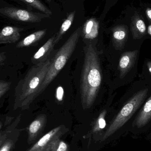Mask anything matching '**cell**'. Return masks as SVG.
Segmentation results:
<instances>
[{
  "label": "cell",
  "instance_id": "cell-1",
  "mask_svg": "<svg viewBox=\"0 0 151 151\" xmlns=\"http://www.w3.org/2000/svg\"><path fill=\"white\" fill-rule=\"evenodd\" d=\"M84 53L80 89L83 108L87 109L93 105L97 96L102 82V73L99 58L92 43L85 46Z\"/></svg>",
  "mask_w": 151,
  "mask_h": 151
},
{
  "label": "cell",
  "instance_id": "cell-2",
  "mask_svg": "<svg viewBox=\"0 0 151 151\" xmlns=\"http://www.w3.org/2000/svg\"><path fill=\"white\" fill-rule=\"evenodd\" d=\"M50 58L35 65L24 78L19 83L15 89L13 110L28 109L31 104L40 95V90L50 66Z\"/></svg>",
  "mask_w": 151,
  "mask_h": 151
},
{
  "label": "cell",
  "instance_id": "cell-3",
  "mask_svg": "<svg viewBox=\"0 0 151 151\" xmlns=\"http://www.w3.org/2000/svg\"><path fill=\"white\" fill-rule=\"evenodd\" d=\"M150 91L149 88L141 90L127 101L106 129L102 136L101 141H105L116 134L128 122L145 101Z\"/></svg>",
  "mask_w": 151,
  "mask_h": 151
},
{
  "label": "cell",
  "instance_id": "cell-4",
  "mask_svg": "<svg viewBox=\"0 0 151 151\" xmlns=\"http://www.w3.org/2000/svg\"><path fill=\"white\" fill-rule=\"evenodd\" d=\"M81 32V27H79L59 49L51 60L49 69L40 88V95L45 90L65 66L75 50Z\"/></svg>",
  "mask_w": 151,
  "mask_h": 151
},
{
  "label": "cell",
  "instance_id": "cell-5",
  "mask_svg": "<svg viewBox=\"0 0 151 151\" xmlns=\"http://www.w3.org/2000/svg\"><path fill=\"white\" fill-rule=\"evenodd\" d=\"M0 12L9 18L17 21L29 23H38L50 15L44 13L33 12L26 10L13 7H6L0 9Z\"/></svg>",
  "mask_w": 151,
  "mask_h": 151
},
{
  "label": "cell",
  "instance_id": "cell-6",
  "mask_svg": "<svg viewBox=\"0 0 151 151\" xmlns=\"http://www.w3.org/2000/svg\"><path fill=\"white\" fill-rule=\"evenodd\" d=\"M151 123V94L132 123L133 133L145 130Z\"/></svg>",
  "mask_w": 151,
  "mask_h": 151
},
{
  "label": "cell",
  "instance_id": "cell-7",
  "mask_svg": "<svg viewBox=\"0 0 151 151\" xmlns=\"http://www.w3.org/2000/svg\"><path fill=\"white\" fill-rule=\"evenodd\" d=\"M66 131L67 129L63 125L57 127L40 137L26 151H45L52 141L62 137Z\"/></svg>",
  "mask_w": 151,
  "mask_h": 151
},
{
  "label": "cell",
  "instance_id": "cell-8",
  "mask_svg": "<svg viewBox=\"0 0 151 151\" xmlns=\"http://www.w3.org/2000/svg\"><path fill=\"white\" fill-rule=\"evenodd\" d=\"M47 116L41 114L37 116L26 129L27 132V142L28 145H32L37 142L42 134L47 123Z\"/></svg>",
  "mask_w": 151,
  "mask_h": 151
},
{
  "label": "cell",
  "instance_id": "cell-9",
  "mask_svg": "<svg viewBox=\"0 0 151 151\" xmlns=\"http://www.w3.org/2000/svg\"><path fill=\"white\" fill-rule=\"evenodd\" d=\"M26 129L17 127L6 137L0 146V151H19V142Z\"/></svg>",
  "mask_w": 151,
  "mask_h": 151
},
{
  "label": "cell",
  "instance_id": "cell-10",
  "mask_svg": "<svg viewBox=\"0 0 151 151\" xmlns=\"http://www.w3.org/2000/svg\"><path fill=\"white\" fill-rule=\"evenodd\" d=\"M130 29L135 39H140L147 34L144 18L141 12L135 10L131 18Z\"/></svg>",
  "mask_w": 151,
  "mask_h": 151
},
{
  "label": "cell",
  "instance_id": "cell-11",
  "mask_svg": "<svg viewBox=\"0 0 151 151\" xmlns=\"http://www.w3.org/2000/svg\"><path fill=\"white\" fill-rule=\"evenodd\" d=\"M137 50L127 51L122 55L118 67L121 78L124 77L134 65L137 58Z\"/></svg>",
  "mask_w": 151,
  "mask_h": 151
},
{
  "label": "cell",
  "instance_id": "cell-12",
  "mask_svg": "<svg viewBox=\"0 0 151 151\" xmlns=\"http://www.w3.org/2000/svg\"><path fill=\"white\" fill-rule=\"evenodd\" d=\"M55 37V35L50 38L47 42L33 56L32 61L34 64H39L44 63L49 59V56L56 45Z\"/></svg>",
  "mask_w": 151,
  "mask_h": 151
},
{
  "label": "cell",
  "instance_id": "cell-13",
  "mask_svg": "<svg viewBox=\"0 0 151 151\" xmlns=\"http://www.w3.org/2000/svg\"><path fill=\"white\" fill-rule=\"evenodd\" d=\"M21 120V115L14 119V117H6L0 119V146L10 133L18 127Z\"/></svg>",
  "mask_w": 151,
  "mask_h": 151
},
{
  "label": "cell",
  "instance_id": "cell-14",
  "mask_svg": "<svg viewBox=\"0 0 151 151\" xmlns=\"http://www.w3.org/2000/svg\"><path fill=\"white\" fill-rule=\"evenodd\" d=\"M22 28L17 27L6 26L0 31V44L12 43L20 39Z\"/></svg>",
  "mask_w": 151,
  "mask_h": 151
},
{
  "label": "cell",
  "instance_id": "cell-15",
  "mask_svg": "<svg viewBox=\"0 0 151 151\" xmlns=\"http://www.w3.org/2000/svg\"><path fill=\"white\" fill-rule=\"evenodd\" d=\"M112 31V40L114 46L121 47L125 44L128 36V27L123 24L114 27Z\"/></svg>",
  "mask_w": 151,
  "mask_h": 151
},
{
  "label": "cell",
  "instance_id": "cell-16",
  "mask_svg": "<svg viewBox=\"0 0 151 151\" xmlns=\"http://www.w3.org/2000/svg\"><path fill=\"white\" fill-rule=\"evenodd\" d=\"M99 24L97 20L91 18L87 20L83 25L82 32L83 37L87 40H92L98 35Z\"/></svg>",
  "mask_w": 151,
  "mask_h": 151
},
{
  "label": "cell",
  "instance_id": "cell-17",
  "mask_svg": "<svg viewBox=\"0 0 151 151\" xmlns=\"http://www.w3.org/2000/svg\"><path fill=\"white\" fill-rule=\"evenodd\" d=\"M46 32L47 30L44 29L33 33L19 42L16 47L17 48H23L31 46L41 40L45 36Z\"/></svg>",
  "mask_w": 151,
  "mask_h": 151
},
{
  "label": "cell",
  "instance_id": "cell-18",
  "mask_svg": "<svg viewBox=\"0 0 151 151\" xmlns=\"http://www.w3.org/2000/svg\"><path fill=\"white\" fill-rule=\"evenodd\" d=\"M75 13V11L71 12L62 24L59 32L55 35V44H57L61 40V39L63 38V36L66 33V32L71 26L74 20Z\"/></svg>",
  "mask_w": 151,
  "mask_h": 151
},
{
  "label": "cell",
  "instance_id": "cell-19",
  "mask_svg": "<svg viewBox=\"0 0 151 151\" xmlns=\"http://www.w3.org/2000/svg\"><path fill=\"white\" fill-rule=\"evenodd\" d=\"M61 137H58L51 142L45 151H69L70 147Z\"/></svg>",
  "mask_w": 151,
  "mask_h": 151
},
{
  "label": "cell",
  "instance_id": "cell-20",
  "mask_svg": "<svg viewBox=\"0 0 151 151\" xmlns=\"http://www.w3.org/2000/svg\"><path fill=\"white\" fill-rule=\"evenodd\" d=\"M107 113L106 110H104L100 113L96 120L93 125L92 132L94 134H97L103 131L106 126L105 117Z\"/></svg>",
  "mask_w": 151,
  "mask_h": 151
},
{
  "label": "cell",
  "instance_id": "cell-21",
  "mask_svg": "<svg viewBox=\"0 0 151 151\" xmlns=\"http://www.w3.org/2000/svg\"><path fill=\"white\" fill-rule=\"evenodd\" d=\"M27 5L35 8L44 14L51 15L52 12L44 4L42 3L40 0H20Z\"/></svg>",
  "mask_w": 151,
  "mask_h": 151
},
{
  "label": "cell",
  "instance_id": "cell-22",
  "mask_svg": "<svg viewBox=\"0 0 151 151\" xmlns=\"http://www.w3.org/2000/svg\"><path fill=\"white\" fill-rule=\"evenodd\" d=\"M11 83L5 81H0V98L9 90Z\"/></svg>",
  "mask_w": 151,
  "mask_h": 151
},
{
  "label": "cell",
  "instance_id": "cell-23",
  "mask_svg": "<svg viewBox=\"0 0 151 151\" xmlns=\"http://www.w3.org/2000/svg\"><path fill=\"white\" fill-rule=\"evenodd\" d=\"M64 96V90L63 87L59 86L57 89L56 97L59 101H62L63 100Z\"/></svg>",
  "mask_w": 151,
  "mask_h": 151
},
{
  "label": "cell",
  "instance_id": "cell-24",
  "mask_svg": "<svg viewBox=\"0 0 151 151\" xmlns=\"http://www.w3.org/2000/svg\"><path fill=\"white\" fill-rule=\"evenodd\" d=\"M142 7L144 10L145 13V15H146L148 20L151 22V7L146 6Z\"/></svg>",
  "mask_w": 151,
  "mask_h": 151
},
{
  "label": "cell",
  "instance_id": "cell-25",
  "mask_svg": "<svg viewBox=\"0 0 151 151\" xmlns=\"http://www.w3.org/2000/svg\"><path fill=\"white\" fill-rule=\"evenodd\" d=\"M6 59V56L4 52L0 53V65Z\"/></svg>",
  "mask_w": 151,
  "mask_h": 151
},
{
  "label": "cell",
  "instance_id": "cell-26",
  "mask_svg": "<svg viewBox=\"0 0 151 151\" xmlns=\"http://www.w3.org/2000/svg\"><path fill=\"white\" fill-rule=\"evenodd\" d=\"M146 67L148 70V74L151 76V62H147L146 63Z\"/></svg>",
  "mask_w": 151,
  "mask_h": 151
},
{
  "label": "cell",
  "instance_id": "cell-27",
  "mask_svg": "<svg viewBox=\"0 0 151 151\" xmlns=\"http://www.w3.org/2000/svg\"><path fill=\"white\" fill-rule=\"evenodd\" d=\"M147 32H148L149 34H150L151 36V24L148 27V31Z\"/></svg>",
  "mask_w": 151,
  "mask_h": 151
},
{
  "label": "cell",
  "instance_id": "cell-28",
  "mask_svg": "<svg viewBox=\"0 0 151 151\" xmlns=\"http://www.w3.org/2000/svg\"><path fill=\"white\" fill-rule=\"evenodd\" d=\"M46 1H47V2H48L49 3H50L51 1V0H46Z\"/></svg>",
  "mask_w": 151,
  "mask_h": 151
}]
</instances>
